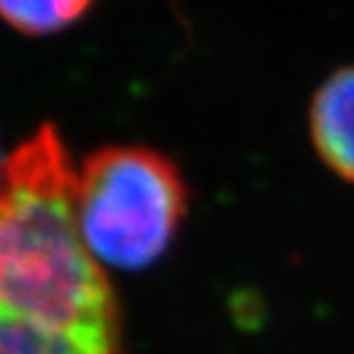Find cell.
<instances>
[{"mask_svg":"<svg viewBox=\"0 0 354 354\" xmlns=\"http://www.w3.org/2000/svg\"><path fill=\"white\" fill-rule=\"evenodd\" d=\"M187 212L175 162L143 145L91 153L77 172L74 214L79 236L96 261L118 271H143L170 249Z\"/></svg>","mask_w":354,"mask_h":354,"instance_id":"obj_2","label":"cell"},{"mask_svg":"<svg viewBox=\"0 0 354 354\" xmlns=\"http://www.w3.org/2000/svg\"><path fill=\"white\" fill-rule=\"evenodd\" d=\"M94 6V0H0V20L28 37L64 32Z\"/></svg>","mask_w":354,"mask_h":354,"instance_id":"obj_4","label":"cell"},{"mask_svg":"<svg viewBox=\"0 0 354 354\" xmlns=\"http://www.w3.org/2000/svg\"><path fill=\"white\" fill-rule=\"evenodd\" d=\"M310 136L330 170L354 183V64L330 74L315 91Z\"/></svg>","mask_w":354,"mask_h":354,"instance_id":"obj_3","label":"cell"},{"mask_svg":"<svg viewBox=\"0 0 354 354\" xmlns=\"http://www.w3.org/2000/svg\"><path fill=\"white\" fill-rule=\"evenodd\" d=\"M77 172L42 126L0 180V354H123L109 281L79 236Z\"/></svg>","mask_w":354,"mask_h":354,"instance_id":"obj_1","label":"cell"},{"mask_svg":"<svg viewBox=\"0 0 354 354\" xmlns=\"http://www.w3.org/2000/svg\"><path fill=\"white\" fill-rule=\"evenodd\" d=\"M3 165H6V160L0 158V180H3Z\"/></svg>","mask_w":354,"mask_h":354,"instance_id":"obj_5","label":"cell"}]
</instances>
